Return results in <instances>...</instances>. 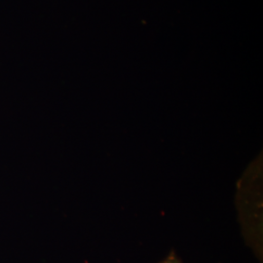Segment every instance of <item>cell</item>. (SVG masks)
Wrapping results in <instances>:
<instances>
[{"instance_id":"obj_1","label":"cell","mask_w":263,"mask_h":263,"mask_svg":"<svg viewBox=\"0 0 263 263\" xmlns=\"http://www.w3.org/2000/svg\"><path fill=\"white\" fill-rule=\"evenodd\" d=\"M157 263H183L182 262V260L179 258V256L177 255V254L175 253V252H172L171 254L166 257V258H164L163 260H161L159 262Z\"/></svg>"}]
</instances>
